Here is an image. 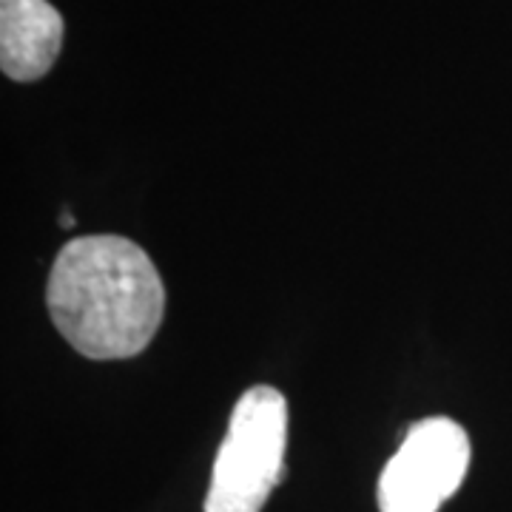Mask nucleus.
Listing matches in <instances>:
<instances>
[{
  "label": "nucleus",
  "mask_w": 512,
  "mask_h": 512,
  "mask_svg": "<svg viewBox=\"0 0 512 512\" xmlns=\"http://www.w3.org/2000/svg\"><path fill=\"white\" fill-rule=\"evenodd\" d=\"M46 302L55 328L77 353L111 362L151 345L163 322L165 285L137 242L92 234L60 248Z\"/></svg>",
  "instance_id": "nucleus-1"
},
{
  "label": "nucleus",
  "mask_w": 512,
  "mask_h": 512,
  "mask_svg": "<svg viewBox=\"0 0 512 512\" xmlns=\"http://www.w3.org/2000/svg\"><path fill=\"white\" fill-rule=\"evenodd\" d=\"M288 402L271 384L248 387L211 470L205 512H262L285 473Z\"/></svg>",
  "instance_id": "nucleus-2"
},
{
  "label": "nucleus",
  "mask_w": 512,
  "mask_h": 512,
  "mask_svg": "<svg viewBox=\"0 0 512 512\" xmlns=\"http://www.w3.org/2000/svg\"><path fill=\"white\" fill-rule=\"evenodd\" d=\"M470 470V436L458 421L413 424L379 478L382 512H439Z\"/></svg>",
  "instance_id": "nucleus-3"
},
{
  "label": "nucleus",
  "mask_w": 512,
  "mask_h": 512,
  "mask_svg": "<svg viewBox=\"0 0 512 512\" xmlns=\"http://www.w3.org/2000/svg\"><path fill=\"white\" fill-rule=\"evenodd\" d=\"M63 46V18L46 0H0V69L32 83L55 66Z\"/></svg>",
  "instance_id": "nucleus-4"
},
{
  "label": "nucleus",
  "mask_w": 512,
  "mask_h": 512,
  "mask_svg": "<svg viewBox=\"0 0 512 512\" xmlns=\"http://www.w3.org/2000/svg\"><path fill=\"white\" fill-rule=\"evenodd\" d=\"M60 222H63V228H72V225H74L72 214H63V220H60Z\"/></svg>",
  "instance_id": "nucleus-5"
}]
</instances>
